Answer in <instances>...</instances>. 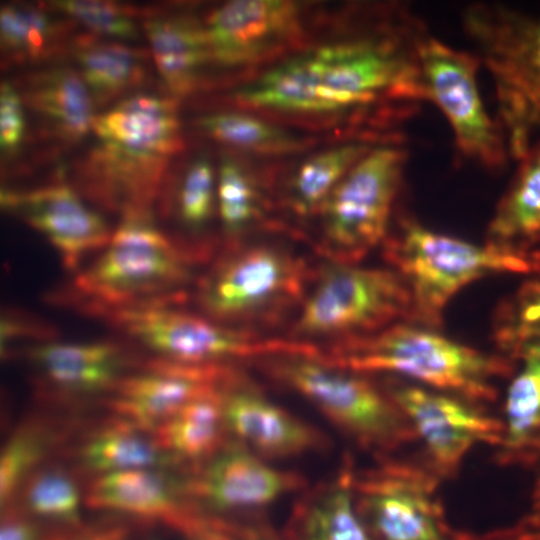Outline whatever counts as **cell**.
<instances>
[{"instance_id": "1", "label": "cell", "mask_w": 540, "mask_h": 540, "mask_svg": "<svg viewBox=\"0 0 540 540\" xmlns=\"http://www.w3.org/2000/svg\"><path fill=\"white\" fill-rule=\"evenodd\" d=\"M428 32L409 13L389 32L359 36L288 60L236 91L239 101L292 113L383 112L414 117L428 102L419 45Z\"/></svg>"}, {"instance_id": "2", "label": "cell", "mask_w": 540, "mask_h": 540, "mask_svg": "<svg viewBox=\"0 0 540 540\" xmlns=\"http://www.w3.org/2000/svg\"><path fill=\"white\" fill-rule=\"evenodd\" d=\"M96 143L80 171L84 193L121 215L151 210L169 161L182 148L173 99L136 93L95 115Z\"/></svg>"}, {"instance_id": "3", "label": "cell", "mask_w": 540, "mask_h": 540, "mask_svg": "<svg viewBox=\"0 0 540 540\" xmlns=\"http://www.w3.org/2000/svg\"><path fill=\"white\" fill-rule=\"evenodd\" d=\"M322 358L346 370L389 375L483 405L497 400V383L515 370L500 353H486L412 321L332 342Z\"/></svg>"}, {"instance_id": "4", "label": "cell", "mask_w": 540, "mask_h": 540, "mask_svg": "<svg viewBox=\"0 0 540 540\" xmlns=\"http://www.w3.org/2000/svg\"><path fill=\"white\" fill-rule=\"evenodd\" d=\"M196 263L156 223L151 210L121 215L106 245L49 301L79 310L179 300Z\"/></svg>"}, {"instance_id": "5", "label": "cell", "mask_w": 540, "mask_h": 540, "mask_svg": "<svg viewBox=\"0 0 540 540\" xmlns=\"http://www.w3.org/2000/svg\"><path fill=\"white\" fill-rule=\"evenodd\" d=\"M384 258L406 284L413 322L439 328L453 297L471 283L498 274L540 270V251L518 253L475 244L402 216L385 242Z\"/></svg>"}, {"instance_id": "6", "label": "cell", "mask_w": 540, "mask_h": 540, "mask_svg": "<svg viewBox=\"0 0 540 540\" xmlns=\"http://www.w3.org/2000/svg\"><path fill=\"white\" fill-rule=\"evenodd\" d=\"M461 20L492 78L496 119L518 161L540 132V16L480 2L467 6Z\"/></svg>"}, {"instance_id": "7", "label": "cell", "mask_w": 540, "mask_h": 540, "mask_svg": "<svg viewBox=\"0 0 540 540\" xmlns=\"http://www.w3.org/2000/svg\"><path fill=\"white\" fill-rule=\"evenodd\" d=\"M311 281L306 262L283 245L239 243L199 278L195 301L204 316L253 331L299 309Z\"/></svg>"}, {"instance_id": "8", "label": "cell", "mask_w": 540, "mask_h": 540, "mask_svg": "<svg viewBox=\"0 0 540 540\" xmlns=\"http://www.w3.org/2000/svg\"><path fill=\"white\" fill-rule=\"evenodd\" d=\"M182 301H152L121 307H87L93 317L154 352L158 358L193 364H230L233 360L312 356L313 344L265 337L188 312Z\"/></svg>"}, {"instance_id": "9", "label": "cell", "mask_w": 540, "mask_h": 540, "mask_svg": "<svg viewBox=\"0 0 540 540\" xmlns=\"http://www.w3.org/2000/svg\"><path fill=\"white\" fill-rule=\"evenodd\" d=\"M271 359L269 372L278 382L378 458L416 441L403 412L385 387L369 375L337 367L321 357L287 355Z\"/></svg>"}, {"instance_id": "10", "label": "cell", "mask_w": 540, "mask_h": 540, "mask_svg": "<svg viewBox=\"0 0 540 540\" xmlns=\"http://www.w3.org/2000/svg\"><path fill=\"white\" fill-rule=\"evenodd\" d=\"M413 321L410 292L390 267L326 261L312 278L292 326L293 339L333 342Z\"/></svg>"}, {"instance_id": "11", "label": "cell", "mask_w": 540, "mask_h": 540, "mask_svg": "<svg viewBox=\"0 0 540 540\" xmlns=\"http://www.w3.org/2000/svg\"><path fill=\"white\" fill-rule=\"evenodd\" d=\"M407 150L400 143L373 146L345 174L319 212L320 251L328 261L357 264L390 233Z\"/></svg>"}, {"instance_id": "12", "label": "cell", "mask_w": 540, "mask_h": 540, "mask_svg": "<svg viewBox=\"0 0 540 540\" xmlns=\"http://www.w3.org/2000/svg\"><path fill=\"white\" fill-rule=\"evenodd\" d=\"M442 480L423 459L379 457L354 476L358 510L374 540H467L448 522Z\"/></svg>"}, {"instance_id": "13", "label": "cell", "mask_w": 540, "mask_h": 540, "mask_svg": "<svg viewBox=\"0 0 540 540\" xmlns=\"http://www.w3.org/2000/svg\"><path fill=\"white\" fill-rule=\"evenodd\" d=\"M419 59L427 100L450 125L457 155L487 170H502L510 155L501 127L487 112L479 91L478 57L428 32L420 42Z\"/></svg>"}, {"instance_id": "14", "label": "cell", "mask_w": 540, "mask_h": 540, "mask_svg": "<svg viewBox=\"0 0 540 540\" xmlns=\"http://www.w3.org/2000/svg\"><path fill=\"white\" fill-rule=\"evenodd\" d=\"M384 387L420 442L423 461L442 481L457 476L475 447L500 444L501 419L486 405L391 377Z\"/></svg>"}, {"instance_id": "15", "label": "cell", "mask_w": 540, "mask_h": 540, "mask_svg": "<svg viewBox=\"0 0 540 540\" xmlns=\"http://www.w3.org/2000/svg\"><path fill=\"white\" fill-rule=\"evenodd\" d=\"M0 203L6 213L38 232L71 274L106 245L113 231L76 189L63 183L27 190L4 188Z\"/></svg>"}, {"instance_id": "16", "label": "cell", "mask_w": 540, "mask_h": 540, "mask_svg": "<svg viewBox=\"0 0 540 540\" xmlns=\"http://www.w3.org/2000/svg\"><path fill=\"white\" fill-rule=\"evenodd\" d=\"M240 376L229 364H193L158 358L146 370L122 377L111 408L142 427L159 426L188 402L226 389Z\"/></svg>"}, {"instance_id": "17", "label": "cell", "mask_w": 540, "mask_h": 540, "mask_svg": "<svg viewBox=\"0 0 540 540\" xmlns=\"http://www.w3.org/2000/svg\"><path fill=\"white\" fill-rule=\"evenodd\" d=\"M302 481L238 441L216 452L190 489L211 508L250 511L276 503L298 490Z\"/></svg>"}, {"instance_id": "18", "label": "cell", "mask_w": 540, "mask_h": 540, "mask_svg": "<svg viewBox=\"0 0 540 540\" xmlns=\"http://www.w3.org/2000/svg\"><path fill=\"white\" fill-rule=\"evenodd\" d=\"M298 21V6L290 1L227 2L205 26L212 59L228 67L253 63L289 37Z\"/></svg>"}, {"instance_id": "19", "label": "cell", "mask_w": 540, "mask_h": 540, "mask_svg": "<svg viewBox=\"0 0 540 540\" xmlns=\"http://www.w3.org/2000/svg\"><path fill=\"white\" fill-rule=\"evenodd\" d=\"M226 429L264 458H287L317 451L324 437L240 378L223 395Z\"/></svg>"}, {"instance_id": "20", "label": "cell", "mask_w": 540, "mask_h": 540, "mask_svg": "<svg viewBox=\"0 0 540 540\" xmlns=\"http://www.w3.org/2000/svg\"><path fill=\"white\" fill-rule=\"evenodd\" d=\"M512 361L516 366L504 395L503 432L493 461L529 469L540 462V337L521 344Z\"/></svg>"}, {"instance_id": "21", "label": "cell", "mask_w": 540, "mask_h": 540, "mask_svg": "<svg viewBox=\"0 0 540 540\" xmlns=\"http://www.w3.org/2000/svg\"><path fill=\"white\" fill-rule=\"evenodd\" d=\"M186 488L156 468L130 469L99 474L86 501L93 508L169 520L190 537L202 535L208 529L187 514L181 503V492Z\"/></svg>"}, {"instance_id": "22", "label": "cell", "mask_w": 540, "mask_h": 540, "mask_svg": "<svg viewBox=\"0 0 540 540\" xmlns=\"http://www.w3.org/2000/svg\"><path fill=\"white\" fill-rule=\"evenodd\" d=\"M27 357L51 384L70 391L114 387L125 365L121 347L108 341L49 339L30 347Z\"/></svg>"}, {"instance_id": "23", "label": "cell", "mask_w": 540, "mask_h": 540, "mask_svg": "<svg viewBox=\"0 0 540 540\" xmlns=\"http://www.w3.org/2000/svg\"><path fill=\"white\" fill-rule=\"evenodd\" d=\"M486 243L531 253L540 243V139L518 160L515 174L487 227Z\"/></svg>"}, {"instance_id": "24", "label": "cell", "mask_w": 540, "mask_h": 540, "mask_svg": "<svg viewBox=\"0 0 540 540\" xmlns=\"http://www.w3.org/2000/svg\"><path fill=\"white\" fill-rule=\"evenodd\" d=\"M144 30L157 70L174 97L191 93L212 59L205 27L187 16L148 19Z\"/></svg>"}, {"instance_id": "25", "label": "cell", "mask_w": 540, "mask_h": 540, "mask_svg": "<svg viewBox=\"0 0 540 540\" xmlns=\"http://www.w3.org/2000/svg\"><path fill=\"white\" fill-rule=\"evenodd\" d=\"M28 83L23 102L60 137L77 141L92 131L94 99L78 71L54 67L32 76Z\"/></svg>"}, {"instance_id": "26", "label": "cell", "mask_w": 540, "mask_h": 540, "mask_svg": "<svg viewBox=\"0 0 540 540\" xmlns=\"http://www.w3.org/2000/svg\"><path fill=\"white\" fill-rule=\"evenodd\" d=\"M351 463L301 506L300 540H374L356 504Z\"/></svg>"}, {"instance_id": "27", "label": "cell", "mask_w": 540, "mask_h": 540, "mask_svg": "<svg viewBox=\"0 0 540 540\" xmlns=\"http://www.w3.org/2000/svg\"><path fill=\"white\" fill-rule=\"evenodd\" d=\"M175 216L180 227L177 245L197 264L211 257L206 232L217 211V175L205 158L193 161L175 194Z\"/></svg>"}, {"instance_id": "28", "label": "cell", "mask_w": 540, "mask_h": 540, "mask_svg": "<svg viewBox=\"0 0 540 540\" xmlns=\"http://www.w3.org/2000/svg\"><path fill=\"white\" fill-rule=\"evenodd\" d=\"M226 389L188 402L163 421L157 427L159 445L176 459L198 460L214 455L226 428L223 414Z\"/></svg>"}, {"instance_id": "29", "label": "cell", "mask_w": 540, "mask_h": 540, "mask_svg": "<svg viewBox=\"0 0 540 540\" xmlns=\"http://www.w3.org/2000/svg\"><path fill=\"white\" fill-rule=\"evenodd\" d=\"M73 54L78 72L97 102L132 88L144 75L139 51L118 41L80 38Z\"/></svg>"}, {"instance_id": "30", "label": "cell", "mask_w": 540, "mask_h": 540, "mask_svg": "<svg viewBox=\"0 0 540 540\" xmlns=\"http://www.w3.org/2000/svg\"><path fill=\"white\" fill-rule=\"evenodd\" d=\"M373 146L351 141L306 160L296 171L290 188L293 208L300 215L319 211L349 169Z\"/></svg>"}, {"instance_id": "31", "label": "cell", "mask_w": 540, "mask_h": 540, "mask_svg": "<svg viewBox=\"0 0 540 540\" xmlns=\"http://www.w3.org/2000/svg\"><path fill=\"white\" fill-rule=\"evenodd\" d=\"M84 467L99 474L160 468L177 460L159 443L127 431L108 430L85 442L79 452Z\"/></svg>"}, {"instance_id": "32", "label": "cell", "mask_w": 540, "mask_h": 540, "mask_svg": "<svg viewBox=\"0 0 540 540\" xmlns=\"http://www.w3.org/2000/svg\"><path fill=\"white\" fill-rule=\"evenodd\" d=\"M217 213L225 248L239 244L261 215L260 195L253 178L232 159L223 160L217 173Z\"/></svg>"}, {"instance_id": "33", "label": "cell", "mask_w": 540, "mask_h": 540, "mask_svg": "<svg viewBox=\"0 0 540 540\" xmlns=\"http://www.w3.org/2000/svg\"><path fill=\"white\" fill-rule=\"evenodd\" d=\"M199 127L210 137L233 147L259 153H287L298 147V140L285 130L257 117L220 112L205 115Z\"/></svg>"}, {"instance_id": "34", "label": "cell", "mask_w": 540, "mask_h": 540, "mask_svg": "<svg viewBox=\"0 0 540 540\" xmlns=\"http://www.w3.org/2000/svg\"><path fill=\"white\" fill-rule=\"evenodd\" d=\"M528 276L495 311L493 340L510 360L521 344L540 337V270Z\"/></svg>"}, {"instance_id": "35", "label": "cell", "mask_w": 540, "mask_h": 540, "mask_svg": "<svg viewBox=\"0 0 540 540\" xmlns=\"http://www.w3.org/2000/svg\"><path fill=\"white\" fill-rule=\"evenodd\" d=\"M57 28L44 11L6 4L0 10V36L4 48L28 59L44 56L52 46Z\"/></svg>"}, {"instance_id": "36", "label": "cell", "mask_w": 540, "mask_h": 540, "mask_svg": "<svg viewBox=\"0 0 540 540\" xmlns=\"http://www.w3.org/2000/svg\"><path fill=\"white\" fill-rule=\"evenodd\" d=\"M25 499L28 507L40 516L68 523L79 520V490L59 471H45L34 476L26 488Z\"/></svg>"}, {"instance_id": "37", "label": "cell", "mask_w": 540, "mask_h": 540, "mask_svg": "<svg viewBox=\"0 0 540 540\" xmlns=\"http://www.w3.org/2000/svg\"><path fill=\"white\" fill-rule=\"evenodd\" d=\"M48 439L43 431L22 429L5 443L0 456V502L5 506L44 457Z\"/></svg>"}, {"instance_id": "38", "label": "cell", "mask_w": 540, "mask_h": 540, "mask_svg": "<svg viewBox=\"0 0 540 540\" xmlns=\"http://www.w3.org/2000/svg\"><path fill=\"white\" fill-rule=\"evenodd\" d=\"M51 5L101 36L118 40L137 36L131 13L120 4L102 0H58Z\"/></svg>"}, {"instance_id": "39", "label": "cell", "mask_w": 540, "mask_h": 540, "mask_svg": "<svg viewBox=\"0 0 540 540\" xmlns=\"http://www.w3.org/2000/svg\"><path fill=\"white\" fill-rule=\"evenodd\" d=\"M25 129L23 100L8 82L0 86V147L12 153L20 146Z\"/></svg>"}, {"instance_id": "40", "label": "cell", "mask_w": 540, "mask_h": 540, "mask_svg": "<svg viewBox=\"0 0 540 540\" xmlns=\"http://www.w3.org/2000/svg\"><path fill=\"white\" fill-rule=\"evenodd\" d=\"M1 351L6 354L9 345L20 339L35 338L45 341L54 339V331L49 325L35 317L16 310H5L1 317Z\"/></svg>"}, {"instance_id": "41", "label": "cell", "mask_w": 540, "mask_h": 540, "mask_svg": "<svg viewBox=\"0 0 540 540\" xmlns=\"http://www.w3.org/2000/svg\"><path fill=\"white\" fill-rule=\"evenodd\" d=\"M467 540H540V515L528 512L508 526L481 534L468 533Z\"/></svg>"}, {"instance_id": "42", "label": "cell", "mask_w": 540, "mask_h": 540, "mask_svg": "<svg viewBox=\"0 0 540 540\" xmlns=\"http://www.w3.org/2000/svg\"><path fill=\"white\" fill-rule=\"evenodd\" d=\"M36 525L25 519H10L1 525L0 540H38Z\"/></svg>"}, {"instance_id": "43", "label": "cell", "mask_w": 540, "mask_h": 540, "mask_svg": "<svg viewBox=\"0 0 540 540\" xmlns=\"http://www.w3.org/2000/svg\"><path fill=\"white\" fill-rule=\"evenodd\" d=\"M529 512L540 515V471L537 474L532 487Z\"/></svg>"}, {"instance_id": "44", "label": "cell", "mask_w": 540, "mask_h": 540, "mask_svg": "<svg viewBox=\"0 0 540 540\" xmlns=\"http://www.w3.org/2000/svg\"><path fill=\"white\" fill-rule=\"evenodd\" d=\"M72 540H122L121 536L117 532H100L90 534L87 536H81Z\"/></svg>"}, {"instance_id": "45", "label": "cell", "mask_w": 540, "mask_h": 540, "mask_svg": "<svg viewBox=\"0 0 540 540\" xmlns=\"http://www.w3.org/2000/svg\"><path fill=\"white\" fill-rule=\"evenodd\" d=\"M243 540H276V539L272 536H269L266 532L249 529V530L244 531Z\"/></svg>"}, {"instance_id": "46", "label": "cell", "mask_w": 540, "mask_h": 540, "mask_svg": "<svg viewBox=\"0 0 540 540\" xmlns=\"http://www.w3.org/2000/svg\"><path fill=\"white\" fill-rule=\"evenodd\" d=\"M188 540H212V539L200 538V537H189Z\"/></svg>"}, {"instance_id": "47", "label": "cell", "mask_w": 540, "mask_h": 540, "mask_svg": "<svg viewBox=\"0 0 540 540\" xmlns=\"http://www.w3.org/2000/svg\"><path fill=\"white\" fill-rule=\"evenodd\" d=\"M146 540H158V539H156V538H148Z\"/></svg>"}]
</instances>
